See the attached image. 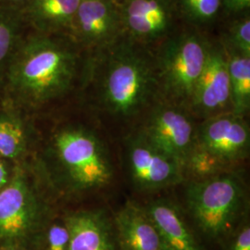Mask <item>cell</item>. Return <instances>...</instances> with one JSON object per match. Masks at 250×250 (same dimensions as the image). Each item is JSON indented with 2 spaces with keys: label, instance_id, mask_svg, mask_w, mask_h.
I'll return each mask as SVG.
<instances>
[{
  "label": "cell",
  "instance_id": "3",
  "mask_svg": "<svg viewBox=\"0 0 250 250\" xmlns=\"http://www.w3.org/2000/svg\"><path fill=\"white\" fill-rule=\"evenodd\" d=\"M82 50L66 34H27L4 74L1 105L32 117L82 92L87 60Z\"/></svg>",
  "mask_w": 250,
  "mask_h": 250
},
{
  "label": "cell",
  "instance_id": "22",
  "mask_svg": "<svg viewBox=\"0 0 250 250\" xmlns=\"http://www.w3.org/2000/svg\"><path fill=\"white\" fill-rule=\"evenodd\" d=\"M226 50L250 57V12L235 19L221 42Z\"/></svg>",
  "mask_w": 250,
  "mask_h": 250
},
{
  "label": "cell",
  "instance_id": "2",
  "mask_svg": "<svg viewBox=\"0 0 250 250\" xmlns=\"http://www.w3.org/2000/svg\"><path fill=\"white\" fill-rule=\"evenodd\" d=\"M83 91L90 114L119 141L158 100L154 53L123 35L87 58Z\"/></svg>",
  "mask_w": 250,
  "mask_h": 250
},
{
  "label": "cell",
  "instance_id": "7",
  "mask_svg": "<svg viewBox=\"0 0 250 250\" xmlns=\"http://www.w3.org/2000/svg\"><path fill=\"white\" fill-rule=\"evenodd\" d=\"M123 184L135 200L173 191L184 182L178 161L134 131L118 141Z\"/></svg>",
  "mask_w": 250,
  "mask_h": 250
},
{
  "label": "cell",
  "instance_id": "13",
  "mask_svg": "<svg viewBox=\"0 0 250 250\" xmlns=\"http://www.w3.org/2000/svg\"><path fill=\"white\" fill-rule=\"evenodd\" d=\"M111 204L63 209L70 230L69 250H123L117 235Z\"/></svg>",
  "mask_w": 250,
  "mask_h": 250
},
{
  "label": "cell",
  "instance_id": "20",
  "mask_svg": "<svg viewBox=\"0 0 250 250\" xmlns=\"http://www.w3.org/2000/svg\"><path fill=\"white\" fill-rule=\"evenodd\" d=\"M180 16L195 26L212 22L222 10V0H176Z\"/></svg>",
  "mask_w": 250,
  "mask_h": 250
},
{
  "label": "cell",
  "instance_id": "25",
  "mask_svg": "<svg viewBox=\"0 0 250 250\" xmlns=\"http://www.w3.org/2000/svg\"><path fill=\"white\" fill-rule=\"evenodd\" d=\"M16 163L0 158V191L9 185Z\"/></svg>",
  "mask_w": 250,
  "mask_h": 250
},
{
  "label": "cell",
  "instance_id": "17",
  "mask_svg": "<svg viewBox=\"0 0 250 250\" xmlns=\"http://www.w3.org/2000/svg\"><path fill=\"white\" fill-rule=\"evenodd\" d=\"M80 2L81 0H31L23 16L32 31L69 35Z\"/></svg>",
  "mask_w": 250,
  "mask_h": 250
},
{
  "label": "cell",
  "instance_id": "9",
  "mask_svg": "<svg viewBox=\"0 0 250 250\" xmlns=\"http://www.w3.org/2000/svg\"><path fill=\"white\" fill-rule=\"evenodd\" d=\"M196 146L228 170L246 168L250 155L248 118L228 112L198 122Z\"/></svg>",
  "mask_w": 250,
  "mask_h": 250
},
{
  "label": "cell",
  "instance_id": "14",
  "mask_svg": "<svg viewBox=\"0 0 250 250\" xmlns=\"http://www.w3.org/2000/svg\"><path fill=\"white\" fill-rule=\"evenodd\" d=\"M170 192L137 200L151 219L167 250H207Z\"/></svg>",
  "mask_w": 250,
  "mask_h": 250
},
{
  "label": "cell",
  "instance_id": "27",
  "mask_svg": "<svg viewBox=\"0 0 250 250\" xmlns=\"http://www.w3.org/2000/svg\"><path fill=\"white\" fill-rule=\"evenodd\" d=\"M0 250H14V249H1Z\"/></svg>",
  "mask_w": 250,
  "mask_h": 250
},
{
  "label": "cell",
  "instance_id": "19",
  "mask_svg": "<svg viewBox=\"0 0 250 250\" xmlns=\"http://www.w3.org/2000/svg\"><path fill=\"white\" fill-rule=\"evenodd\" d=\"M27 28L23 15L0 8V85L13 55L27 35Z\"/></svg>",
  "mask_w": 250,
  "mask_h": 250
},
{
  "label": "cell",
  "instance_id": "28",
  "mask_svg": "<svg viewBox=\"0 0 250 250\" xmlns=\"http://www.w3.org/2000/svg\"><path fill=\"white\" fill-rule=\"evenodd\" d=\"M114 1H116V2H117V1H118V0H114Z\"/></svg>",
  "mask_w": 250,
  "mask_h": 250
},
{
  "label": "cell",
  "instance_id": "5",
  "mask_svg": "<svg viewBox=\"0 0 250 250\" xmlns=\"http://www.w3.org/2000/svg\"><path fill=\"white\" fill-rule=\"evenodd\" d=\"M62 210L34 157L16 163L9 185L0 191V250H34Z\"/></svg>",
  "mask_w": 250,
  "mask_h": 250
},
{
  "label": "cell",
  "instance_id": "15",
  "mask_svg": "<svg viewBox=\"0 0 250 250\" xmlns=\"http://www.w3.org/2000/svg\"><path fill=\"white\" fill-rule=\"evenodd\" d=\"M112 217L123 250H167L139 201L127 197L117 208L112 207Z\"/></svg>",
  "mask_w": 250,
  "mask_h": 250
},
{
  "label": "cell",
  "instance_id": "21",
  "mask_svg": "<svg viewBox=\"0 0 250 250\" xmlns=\"http://www.w3.org/2000/svg\"><path fill=\"white\" fill-rule=\"evenodd\" d=\"M63 210V209H62ZM59 212L40 233L34 250H69L70 230L63 216Z\"/></svg>",
  "mask_w": 250,
  "mask_h": 250
},
{
  "label": "cell",
  "instance_id": "4",
  "mask_svg": "<svg viewBox=\"0 0 250 250\" xmlns=\"http://www.w3.org/2000/svg\"><path fill=\"white\" fill-rule=\"evenodd\" d=\"M178 198L194 232L207 250H219L250 217L247 169L226 170L209 178L184 182Z\"/></svg>",
  "mask_w": 250,
  "mask_h": 250
},
{
  "label": "cell",
  "instance_id": "23",
  "mask_svg": "<svg viewBox=\"0 0 250 250\" xmlns=\"http://www.w3.org/2000/svg\"><path fill=\"white\" fill-rule=\"evenodd\" d=\"M219 250H250V217L242 223Z\"/></svg>",
  "mask_w": 250,
  "mask_h": 250
},
{
  "label": "cell",
  "instance_id": "24",
  "mask_svg": "<svg viewBox=\"0 0 250 250\" xmlns=\"http://www.w3.org/2000/svg\"><path fill=\"white\" fill-rule=\"evenodd\" d=\"M250 9V0H222V9L227 15H241Z\"/></svg>",
  "mask_w": 250,
  "mask_h": 250
},
{
  "label": "cell",
  "instance_id": "18",
  "mask_svg": "<svg viewBox=\"0 0 250 250\" xmlns=\"http://www.w3.org/2000/svg\"><path fill=\"white\" fill-rule=\"evenodd\" d=\"M224 50L228 61L232 113L248 118L250 111V57Z\"/></svg>",
  "mask_w": 250,
  "mask_h": 250
},
{
  "label": "cell",
  "instance_id": "26",
  "mask_svg": "<svg viewBox=\"0 0 250 250\" xmlns=\"http://www.w3.org/2000/svg\"><path fill=\"white\" fill-rule=\"evenodd\" d=\"M30 1L31 0H0V8L24 15Z\"/></svg>",
  "mask_w": 250,
  "mask_h": 250
},
{
  "label": "cell",
  "instance_id": "16",
  "mask_svg": "<svg viewBox=\"0 0 250 250\" xmlns=\"http://www.w3.org/2000/svg\"><path fill=\"white\" fill-rule=\"evenodd\" d=\"M39 130L32 117L15 108L0 107V158L19 163L34 157Z\"/></svg>",
  "mask_w": 250,
  "mask_h": 250
},
{
  "label": "cell",
  "instance_id": "1",
  "mask_svg": "<svg viewBox=\"0 0 250 250\" xmlns=\"http://www.w3.org/2000/svg\"><path fill=\"white\" fill-rule=\"evenodd\" d=\"M34 159L62 209L111 204L124 186L118 141L91 114L39 132Z\"/></svg>",
  "mask_w": 250,
  "mask_h": 250
},
{
  "label": "cell",
  "instance_id": "11",
  "mask_svg": "<svg viewBox=\"0 0 250 250\" xmlns=\"http://www.w3.org/2000/svg\"><path fill=\"white\" fill-rule=\"evenodd\" d=\"M188 110L197 122L232 112L228 61L221 43L210 44Z\"/></svg>",
  "mask_w": 250,
  "mask_h": 250
},
{
  "label": "cell",
  "instance_id": "12",
  "mask_svg": "<svg viewBox=\"0 0 250 250\" xmlns=\"http://www.w3.org/2000/svg\"><path fill=\"white\" fill-rule=\"evenodd\" d=\"M125 35L114 0H81L69 36L82 49L98 51Z\"/></svg>",
  "mask_w": 250,
  "mask_h": 250
},
{
  "label": "cell",
  "instance_id": "10",
  "mask_svg": "<svg viewBox=\"0 0 250 250\" xmlns=\"http://www.w3.org/2000/svg\"><path fill=\"white\" fill-rule=\"evenodd\" d=\"M125 35L146 45L160 44L174 32L176 0H118Z\"/></svg>",
  "mask_w": 250,
  "mask_h": 250
},
{
  "label": "cell",
  "instance_id": "8",
  "mask_svg": "<svg viewBox=\"0 0 250 250\" xmlns=\"http://www.w3.org/2000/svg\"><path fill=\"white\" fill-rule=\"evenodd\" d=\"M197 122L188 108L156 101L134 131L184 166L196 146Z\"/></svg>",
  "mask_w": 250,
  "mask_h": 250
},
{
  "label": "cell",
  "instance_id": "6",
  "mask_svg": "<svg viewBox=\"0 0 250 250\" xmlns=\"http://www.w3.org/2000/svg\"><path fill=\"white\" fill-rule=\"evenodd\" d=\"M210 44L194 30L173 32L160 43L158 52L154 53L157 101L188 109Z\"/></svg>",
  "mask_w": 250,
  "mask_h": 250
}]
</instances>
